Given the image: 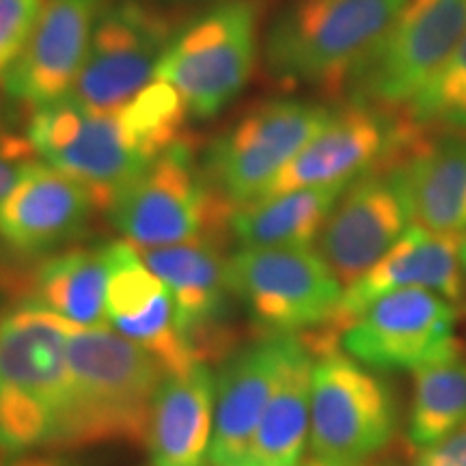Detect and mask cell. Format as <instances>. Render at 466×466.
I'll use <instances>...</instances> for the list:
<instances>
[{
    "label": "cell",
    "mask_w": 466,
    "mask_h": 466,
    "mask_svg": "<svg viewBox=\"0 0 466 466\" xmlns=\"http://www.w3.org/2000/svg\"><path fill=\"white\" fill-rule=\"evenodd\" d=\"M410 212L393 168L380 167L348 184L316 250L343 289L376 264L404 236Z\"/></svg>",
    "instance_id": "15"
},
{
    "label": "cell",
    "mask_w": 466,
    "mask_h": 466,
    "mask_svg": "<svg viewBox=\"0 0 466 466\" xmlns=\"http://www.w3.org/2000/svg\"><path fill=\"white\" fill-rule=\"evenodd\" d=\"M423 132L410 116L350 100L268 186L264 197L350 184L406 154ZM261 197V199H264Z\"/></svg>",
    "instance_id": "13"
},
{
    "label": "cell",
    "mask_w": 466,
    "mask_h": 466,
    "mask_svg": "<svg viewBox=\"0 0 466 466\" xmlns=\"http://www.w3.org/2000/svg\"><path fill=\"white\" fill-rule=\"evenodd\" d=\"M300 466H380V464H371L370 460L365 462H337V460H324V458H316L313 456L307 462H302Z\"/></svg>",
    "instance_id": "33"
},
{
    "label": "cell",
    "mask_w": 466,
    "mask_h": 466,
    "mask_svg": "<svg viewBox=\"0 0 466 466\" xmlns=\"http://www.w3.org/2000/svg\"><path fill=\"white\" fill-rule=\"evenodd\" d=\"M7 281H9V277L5 275V270H3V268H0V285H3V283H7Z\"/></svg>",
    "instance_id": "35"
},
{
    "label": "cell",
    "mask_w": 466,
    "mask_h": 466,
    "mask_svg": "<svg viewBox=\"0 0 466 466\" xmlns=\"http://www.w3.org/2000/svg\"><path fill=\"white\" fill-rule=\"evenodd\" d=\"M460 268H462V277L466 283V233L462 236V240H460Z\"/></svg>",
    "instance_id": "34"
},
{
    "label": "cell",
    "mask_w": 466,
    "mask_h": 466,
    "mask_svg": "<svg viewBox=\"0 0 466 466\" xmlns=\"http://www.w3.org/2000/svg\"><path fill=\"white\" fill-rule=\"evenodd\" d=\"M466 423V360H439L415 371L408 441L417 450L434 445Z\"/></svg>",
    "instance_id": "26"
},
{
    "label": "cell",
    "mask_w": 466,
    "mask_h": 466,
    "mask_svg": "<svg viewBox=\"0 0 466 466\" xmlns=\"http://www.w3.org/2000/svg\"><path fill=\"white\" fill-rule=\"evenodd\" d=\"M398 406L387 380L348 354H319L311 371L309 447L316 458L365 462L389 445Z\"/></svg>",
    "instance_id": "9"
},
{
    "label": "cell",
    "mask_w": 466,
    "mask_h": 466,
    "mask_svg": "<svg viewBox=\"0 0 466 466\" xmlns=\"http://www.w3.org/2000/svg\"><path fill=\"white\" fill-rule=\"evenodd\" d=\"M116 231L137 248L171 247L214 238L229 225L233 208L197 165L188 138L132 179L108 206Z\"/></svg>",
    "instance_id": "5"
},
{
    "label": "cell",
    "mask_w": 466,
    "mask_h": 466,
    "mask_svg": "<svg viewBox=\"0 0 466 466\" xmlns=\"http://www.w3.org/2000/svg\"><path fill=\"white\" fill-rule=\"evenodd\" d=\"M137 250L149 270L167 285L177 311L179 329L201 363L217 357L225 343L227 302L233 296L227 279V259L220 253L218 240L201 238L171 247Z\"/></svg>",
    "instance_id": "19"
},
{
    "label": "cell",
    "mask_w": 466,
    "mask_h": 466,
    "mask_svg": "<svg viewBox=\"0 0 466 466\" xmlns=\"http://www.w3.org/2000/svg\"><path fill=\"white\" fill-rule=\"evenodd\" d=\"M186 116L177 91L154 80L124 106L102 113L67 100L35 108L26 137L44 162L83 184L96 208L108 209L132 179L186 138Z\"/></svg>",
    "instance_id": "1"
},
{
    "label": "cell",
    "mask_w": 466,
    "mask_h": 466,
    "mask_svg": "<svg viewBox=\"0 0 466 466\" xmlns=\"http://www.w3.org/2000/svg\"><path fill=\"white\" fill-rule=\"evenodd\" d=\"M348 184L300 188L233 208L229 227L242 247H313Z\"/></svg>",
    "instance_id": "24"
},
{
    "label": "cell",
    "mask_w": 466,
    "mask_h": 466,
    "mask_svg": "<svg viewBox=\"0 0 466 466\" xmlns=\"http://www.w3.org/2000/svg\"><path fill=\"white\" fill-rule=\"evenodd\" d=\"M35 149L28 137H20V134H9V137L0 138V206H3L5 197L14 188L17 175H20L22 167L33 160Z\"/></svg>",
    "instance_id": "29"
},
{
    "label": "cell",
    "mask_w": 466,
    "mask_h": 466,
    "mask_svg": "<svg viewBox=\"0 0 466 466\" xmlns=\"http://www.w3.org/2000/svg\"><path fill=\"white\" fill-rule=\"evenodd\" d=\"M462 236L425 231L412 225L359 281L343 289L329 324L305 339L313 357L333 352L346 326L376 299L400 289H430L450 302L462 300L466 283L460 268Z\"/></svg>",
    "instance_id": "14"
},
{
    "label": "cell",
    "mask_w": 466,
    "mask_h": 466,
    "mask_svg": "<svg viewBox=\"0 0 466 466\" xmlns=\"http://www.w3.org/2000/svg\"><path fill=\"white\" fill-rule=\"evenodd\" d=\"M401 113L428 132L466 134V33L445 66Z\"/></svg>",
    "instance_id": "27"
},
{
    "label": "cell",
    "mask_w": 466,
    "mask_h": 466,
    "mask_svg": "<svg viewBox=\"0 0 466 466\" xmlns=\"http://www.w3.org/2000/svg\"><path fill=\"white\" fill-rule=\"evenodd\" d=\"M333 110L322 104L272 100L250 108L209 145L206 175L231 208L264 197L279 173L329 124Z\"/></svg>",
    "instance_id": "10"
},
{
    "label": "cell",
    "mask_w": 466,
    "mask_h": 466,
    "mask_svg": "<svg viewBox=\"0 0 466 466\" xmlns=\"http://www.w3.org/2000/svg\"><path fill=\"white\" fill-rule=\"evenodd\" d=\"M106 285V244L76 247L61 250L37 266L26 300L76 326L100 329L108 326Z\"/></svg>",
    "instance_id": "23"
},
{
    "label": "cell",
    "mask_w": 466,
    "mask_h": 466,
    "mask_svg": "<svg viewBox=\"0 0 466 466\" xmlns=\"http://www.w3.org/2000/svg\"><path fill=\"white\" fill-rule=\"evenodd\" d=\"M300 335H266L231 354L217 376L209 466H247L250 445Z\"/></svg>",
    "instance_id": "17"
},
{
    "label": "cell",
    "mask_w": 466,
    "mask_h": 466,
    "mask_svg": "<svg viewBox=\"0 0 466 466\" xmlns=\"http://www.w3.org/2000/svg\"><path fill=\"white\" fill-rule=\"evenodd\" d=\"M389 168L404 190L410 223L432 233L464 236L466 134L423 130Z\"/></svg>",
    "instance_id": "21"
},
{
    "label": "cell",
    "mask_w": 466,
    "mask_h": 466,
    "mask_svg": "<svg viewBox=\"0 0 466 466\" xmlns=\"http://www.w3.org/2000/svg\"><path fill=\"white\" fill-rule=\"evenodd\" d=\"M102 9L104 0H46L25 50L5 74L17 102L35 110L67 96Z\"/></svg>",
    "instance_id": "18"
},
{
    "label": "cell",
    "mask_w": 466,
    "mask_h": 466,
    "mask_svg": "<svg viewBox=\"0 0 466 466\" xmlns=\"http://www.w3.org/2000/svg\"><path fill=\"white\" fill-rule=\"evenodd\" d=\"M406 0H289L266 35V67L288 85L346 89Z\"/></svg>",
    "instance_id": "4"
},
{
    "label": "cell",
    "mask_w": 466,
    "mask_h": 466,
    "mask_svg": "<svg viewBox=\"0 0 466 466\" xmlns=\"http://www.w3.org/2000/svg\"><path fill=\"white\" fill-rule=\"evenodd\" d=\"M412 466H466V423L434 445L419 450Z\"/></svg>",
    "instance_id": "30"
},
{
    "label": "cell",
    "mask_w": 466,
    "mask_h": 466,
    "mask_svg": "<svg viewBox=\"0 0 466 466\" xmlns=\"http://www.w3.org/2000/svg\"><path fill=\"white\" fill-rule=\"evenodd\" d=\"M96 208L91 192L48 162L22 167L0 206V240L17 255H44L78 238Z\"/></svg>",
    "instance_id": "20"
},
{
    "label": "cell",
    "mask_w": 466,
    "mask_h": 466,
    "mask_svg": "<svg viewBox=\"0 0 466 466\" xmlns=\"http://www.w3.org/2000/svg\"><path fill=\"white\" fill-rule=\"evenodd\" d=\"M339 346L374 371H417L460 357L456 307L430 289L389 291L341 330Z\"/></svg>",
    "instance_id": "12"
},
{
    "label": "cell",
    "mask_w": 466,
    "mask_h": 466,
    "mask_svg": "<svg viewBox=\"0 0 466 466\" xmlns=\"http://www.w3.org/2000/svg\"><path fill=\"white\" fill-rule=\"evenodd\" d=\"M217 378L208 365L165 378L151 410V466H209Z\"/></svg>",
    "instance_id": "22"
},
{
    "label": "cell",
    "mask_w": 466,
    "mask_h": 466,
    "mask_svg": "<svg viewBox=\"0 0 466 466\" xmlns=\"http://www.w3.org/2000/svg\"><path fill=\"white\" fill-rule=\"evenodd\" d=\"M227 279L266 335L322 329L343 294L313 247H242L227 259Z\"/></svg>",
    "instance_id": "7"
},
{
    "label": "cell",
    "mask_w": 466,
    "mask_h": 466,
    "mask_svg": "<svg viewBox=\"0 0 466 466\" xmlns=\"http://www.w3.org/2000/svg\"><path fill=\"white\" fill-rule=\"evenodd\" d=\"M311 350L302 339L258 425L247 466H300L311 421Z\"/></svg>",
    "instance_id": "25"
},
{
    "label": "cell",
    "mask_w": 466,
    "mask_h": 466,
    "mask_svg": "<svg viewBox=\"0 0 466 466\" xmlns=\"http://www.w3.org/2000/svg\"><path fill=\"white\" fill-rule=\"evenodd\" d=\"M259 15L250 0H227L175 35L156 80L177 91L188 115L209 119L247 86L258 61Z\"/></svg>",
    "instance_id": "6"
},
{
    "label": "cell",
    "mask_w": 466,
    "mask_h": 466,
    "mask_svg": "<svg viewBox=\"0 0 466 466\" xmlns=\"http://www.w3.org/2000/svg\"><path fill=\"white\" fill-rule=\"evenodd\" d=\"M46 0H0V78L14 67L31 37Z\"/></svg>",
    "instance_id": "28"
},
{
    "label": "cell",
    "mask_w": 466,
    "mask_h": 466,
    "mask_svg": "<svg viewBox=\"0 0 466 466\" xmlns=\"http://www.w3.org/2000/svg\"><path fill=\"white\" fill-rule=\"evenodd\" d=\"M67 400L55 451L143 445L167 371L141 346L108 326H72Z\"/></svg>",
    "instance_id": "2"
},
{
    "label": "cell",
    "mask_w": 466,
    "mask_h": 466,
    "mask_svg": "<svg viewBox=\"0 0 466 466\" xmlns=\"http://www.w3.org/2000/svg\"><path fill=\"white\" fill-rule=\"evenodd\" d=\"M466 33V0H406L346 89L354 102L401 113Z\"/></svg>",
    "instance_id": "8"
},
{
    "label": "cell",
    "mask_w": 466,
    "mask_h": 466,
    "mask_svg": "<svg viewBox=\"0 0 466 466\" xmlns=\"http://www.w3.org/2000/svg\"><path fill=\"white\" fill-rule=\"evenodd\" d=\"M15 104H20L11 96L7 85H5V78H0V138L9 137L11 126L15 121Z\"/></svg>",
    "instance_id": "32"
},
{
    "label": "cell",
    "mask_w": 466,
    "mask_h": 466,
    "mask_svg": "<svg viewBox=\"0 0 466 466\" xmlns=\"http://www.w3.org/2000/svg\"><path fill=\"white\" fill-rule=\"evenodd\" d=\"M108 329L141 346L165 367L167 376L201 365L195 348L179 329L167 285L145 264L130 242L106 244ZM206 365V363H203Z\"/></svg>",
    "instance_id": "16"
},
{
    "label": "cell",
    "mask_w": 466,
    "mask_h": 466,
    "mask_svg": "<svg viewBox=\"0 0 466 466\" xmlns=\"http://www.w3.org/2000/svg\"><path fill=\"white\" fill-rule=\"evenodd\" d=\"M3 466H91V462H86L83 458L76 456H67V453H37V456H17V458H9V462H5Z\"/></svg>",
    "instance_id": "31"
},
{
    "label": "cell",
    "mask_w": 466,
    "mask_h": 466,
    "mask_svg": "<svg viewBox=\"0 0 466 466\" xmlns=\"http://www.w3.org/2000/svg\"><path fill=\"white\" fill-rule=\"evenodd\" d=\"M72 326L31 300L0 313V456L55 450L67 400Z\"/></svg>",
    "instance_id": "3"
},
{
    "label": "cell",
    "mask_w": 466,
    "mask_h": 466,
    "mask_svg": "<svg viewBox=\"0 0 466 466\" xmlns=\"http://www.w3.org/2000/svg\"><path fill=\"white\" fill-rule=\"evenodd\" d=\"M173 39V22L160 11L137 0L106 5L93 28L83 67L63 100L96 113L124 106L154 83Z\"/></svg>",
    "instance_id": "11"
}]
</instances>
